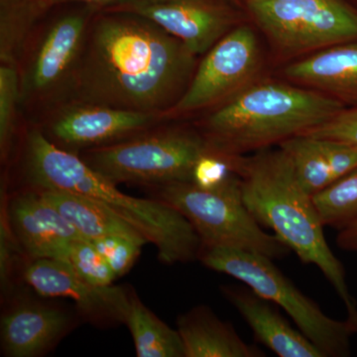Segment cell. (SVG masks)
<instances>
[{
	"label": "cell",
	"mask_w": 357,
	"mask_h": 357,
	"mask_svg": "<svg viewBox=\"0 0 357 357\" xmlns=\"http://www.w3.org/2000/svg\"><path fill=\"white\" fill-rule=\"evenodd\" d=\"M197 57L152 21L105 10L89 22L70 89L76 103L169 114L189 86Z\"/></svg>",
	"instance_id": "1"
},
{
	"label": "cell",
	"mask_w": 357,
	"mask_h": 357,
	"mask_svg": "<svg viewBox=\"0 0 357 357\" xmlns=\"http://www.w3.org/2000/svg\"><path fill=\"white\" fill-rule=\"evenodd\" d=\"M241 198L252 217L296 253L321 270L344 302L347 319L357 328V302L342 263L326 243L312 195L301 185L290 157L281 149L260 150L241 159Z\"/></svg>",
	"instance_id": "2"
},
{
	"label": "cell",
	"mask_w": 357,
	"mask_h": 357,
	"mask_svg": "<svg viewBox=\"0 0 357 357\" xmlns=\"http://www.w3.org/2000/svg\"><path fill=\"white\" fill-rule=\"evenodd\" d=\"M27 163L37 189L73 192L103 204L156 246L164 263L187 262L199 257L201 238L182 213L158 199L123 194L84 159L58 147L36 129L28 136Z\"/></svg>",
	"instance_id": "3"
},
{
	"label": "cell",
	"mask_w": 357,
	"mask_h": 357,
	"mask_svg": "<svg viewBox=\"0 0 357 357\" xmlns=\"http://www.w3.org/2000/svg\"><path fill=\"white\" fill-rule=\"evenodd\" d=\"M344 109L314 89L255 81L206 117L202 135L213 151L243 156L307 132Z\"/></svg>",
	"instance_id": "4"
},
{
	"label": "cell",
	"mask_w": 357,
	"mask_h": 357,
	"mask_svg": "<svg viewBox=\"0 0 357 357\" xmlns=\"http://www.w3.org/2000/svg\"><path fill=\"white\" fill-rule=\"evenodd\" d=\"M199 258L213 271L243 282L260 297L283 307L324 356H351L356 326L347 319L337 321L326 316L275 266L273 260L258 253L211 245H202Z\"/></svg>",
	"instance_id": "5"
},
{
	"label": "cell",
	"mask_w": 357,
	"mask_h": 357,
	"mask_svg": "<svg viewBox=\"0 0 357 357\" xmlns=\"http://www.w3.org/2000/svg\"><path fill=\"white\" fill-rule=\"evenodd\" d=\"M246 6L282 57L357 40V8L344 0H246Z\"/></svg>",
	"instance_id": "6"
},
{
	"label": "cell",
	"mask_w": 357,
	"mask_h": 357,
	"mask_svg": "<svg viewBox=\"0 0 357 357\" xmlns=\"http://www.w3.org/2000/svg\"><path fill=\"white\" fill-rule=\"evenodd\" d=\"M211 148L202 134L166 130L89 150L84 161L115 183L191 182L192 169Z\"/></svg>",
	"instance_id": "7"
},
{
	"label": "cell",
	"mask_w": 357,
	"mask_h": 357,
	"mask_svg": "<svg viewBox=\"0 0 357 357\" xmlns=\"http://www.w3.org/2000/svg\"><path fill=\"white\" fill-rule=\"evenodd\" d=\"M157 187V199L172 206L191 222L202 245L239 249L272 260L281 259L290 252L276 234L262 229L241 198L204 191L191 182L169 183Z\"/></svg>",
	"instance_id": "8"
},
{
	"label": "cell",
	"mask_w": 357,
	"mask_h": 357,
	"mask_svg": "<svg viewBox=\"0 0 357 357\" xmlns=\"http://www.w3.org/2000/svg\"><path fill=\"white\" fill-rule=\"evenodd\" d=\"M261 49L248 25H237L204 54L189 86L169 114H190L223 103L257 81Z\"/></svg>",
	"instance_id": "9"
},
{
	"label": "cell",
	"mask_w": 357,
	"mask_h": 357,
	"mask_svg": "<svg viewBox=\"0 0 357 357\" xmlns=\"http://www.w3.org/2000/svg\"><path fill=\"white\" fill-rule=\"evenodd\" d=\"M105 10L137 14L203 55L236 27L234 13L215 0H132Z\"/></svg>",
	"instance_id": "10"
},
{
	"label": "cell",
	"mask_w": 357,
	"mask_h": 357,
	"mask_svg": "<svg viewBox=\"0 0 357 357\" xmlns=\"http://www.w3.org/2000/svg\"><path fill=\"white\" fill-rule=\"evenodd\" d=\"M24 278L39 295L74 301L79 309L91 318L126 321L131 294L112 285H93L64 260L33 259L25 268Z\"/></svg>",
	"instance_id": "11"
},
{
	"label": "cell",
	"mask_w": 357,
	"mask_h": 357,
	"mask_svg": "<svg viewBox=\"0 0 357 357\" xmlns=\"http://www.w3.org/2000/svg\"><path fill=\"white\" fill-rule=\"evenodd\" d=\"M91 10L67 14L45 32L21 88L26 96H44L70 83L93 20Z\"/></svg>",
	"instance_id": "12"
},
{
	"label": "cell",
	"mask_w": 357,
	"mask_h": 357,
	"mask_svg": "<svg viewBox=\"0 0 357 357\" xmlns=\"http://www.w3.org/2000/svg\"><path fill=\"white\" fill-rule=\"evenodd\" d=\"M160 117L107 105L76 103L54 119L50 132L67 146L98 147L147 128Z\"/></svg>",
	"instance_id": "13"
},
{
	"label": "cell",
	"mask_w": 357,
	"mask_h": 357,
	"mask_svg": "<svg viewBox=\"0 0 357 357\" xmlns=\"http://www.w3.org/2000/svg\"><path fill=\"white\" fill-rule=\"evenodd\" d=\"M8 220L18 243L33 259L62 260L73 243L84 239L37 190L11 201Z\"/></svg>",
	"instance_id": "14"
},
{
	"label": "cell",
	"mask_w": 357,
	"mask_h": 357,
	"mask_svg": "<svg viewBox=\"0 0 357 357\" xmlns=\"http://www.w3.org/2000/svg\"><path fill=\"white\" fill-rule=\"evenodd\" d=\"M282 74L291 83L325 93L347 109L357 107V40L298 59Z\"/></svg>",
	"instance_id": "15"
},
{
	"label": "cell",
	"mask_w": 357,
	"mask_h": 357,
	"mask_svg": "<svg viewBox=\"0 0 357 357\" xmlns=\"http://www.w3.org/2000/svg\"><path fill=\"white\" fill-rule=\"evenodd\" d=\"M250 326L256 340L280 357H325L304 333L295 330L270 301L238 287L222 289Z\"/></svg>",
	"instance_id": "16"
},
{
	"label": "cell",
	"mask_w": 357,
	"mask_h": 357,
	"mask_svg": "<svg viewBox=\"0 0 357 357\" xmlns=\"http://www.w3.org/2000/svg\"><path fill=\"white\" fill-rule=\"evenodd\" d=\"M69 324V317L57 307L20 305L2 317V347L9 356H38L57 342Z\"/></svg>",
	"instance_id": "17"
},
{
	"label": "cell",
	"mask_w": 357,
	"mask_h": 357,
	"mask_svg": "<svg viewBox=\"0 0 357 357\" xmlns=\"http://www.w3.org/2000/svg\"><path fill=\"white\" fill-rule=\"evenodd\" d=\"M185 357H263L264 352L246 344L229 324L204 306L194 307L178 319Z\"/></svg>",
	"instance_id": "18"
},
{
	"label": "cell",
	"mask_w": 357,
	"mask_h": 357,
	"mask_svg": "<svg viewBox=\"0 0 357 357\" xmlns=\"http://www.w3.org/2000/svg\"><path fill=\"white\" fill-rule=\"evenodd\" d=\"M42 198L53 206L86 241L121 236L144 245L146 237L107 206L93 199L58 190L37 189Z\"/></svg>",
	"instance_id": "19"
},
{
	"label": "cell",
	"mask_w": 357,
	"mask_h": 357,
	"mask_svg": "<svg viewBox=\"0 0 357 357\" xmlns=\"http://www.w3.org/2000/svg\"><path fill=\"white\" fill-rule=\"evenodd\" d=\"M126 324L132 335L138 357H185L178 330L169 328L134 294L130 296Z\"/></svg>",
	"instance_id": "20"
},
{
	"label": "cell",
	"mask_w": 357,
	"mask_h": 357,
	"mask_svg": "<svg viewBox=\"0 0 357 357\" xmlns=\"http://www.w3.org/2000/svg\"><path fill=\"white\" fill-rule=\"evenodd\" d=\"M278 146L290 157L298 180L312 196L337 180L317 138L300 134Z\"/></svg>",
	"instance_id": "21"
},
{
	"label": "cell",
	"mask_w": 357,
	"mask_h": 357,
	"mask_svg": "<svg viewBox=\"0 0 357 357\" xmlns=\"http://www.w3.org/2000/svg\"><path fill=\"white\" fill-rule=\"evenodd\" d=\"M321 222L340 230L357 220V167L312 196Z\"/></svg>",
	"instance_id": "22"
},
{
	"label": "cell",
	"mask_w": 357,
	"mask_h": 357,
	"mask_svg": "<svg viewBox=\"0 0 357 357\" xmlns=\"http://www.w3.org/2000/svg\"><path fill=\"white\" fill-rule=\"evenodd\" d=\"M62 260L96 286L107 287L117 278L100 251L86 239L73 243Z\"/></svg>",
	"instance_id": "23"
},
{
	"label": "cell",
	"mask_w": 357,
	"mask_h": 357,
	"mask_svg": "<svg viewBox=\"0 0 357 357\" xmlns=\"http://www.w3.org/2000/svg\"><path fill=\"white\" fill-rule=\"evenodd\" d=\"M20 76L16 66L2 63L0 67V146L6 155L15 128L20 100Z\"/></svg>",
	"instance_id": "24"
},
{
	"label": "cell",
	"mask_w": 357,
	"mask_h": 357,
	"mask_svg": "<svg viewBox=\"0 0 357 357\" xmlns=\"http://www.w3.org/2000/svg\"><path fill=\"white\" fill-rule=\"evenodd\" d=\"M109 263L116 277L128 273L140 255L143 245L121 236H107L91 241Z\"/></svg>",
	"instance_id": "25"
},
{
	"label": "cell",
	"mask_w": 357,
	"mask_h": 357,
	"mask_svg": "<svg viewBox=\"0 0 357 357\" xmlns=\"http://www.w3.org/2000/svg\"><path fill=\"white\" fill-rule=\"evenodd\" d=\"M303 134L312 137L342 141L357 147V107L342 109L321 126Z\"/></svg>",
	"instance_id": "26"
},
{
	"label": "cell",
	"mask_w": 357,
	"mask_h": 357,
	"mask_svg": "<svg viewBox=\"0 0 357 357\" xmlns=\"http://www.w3.org/2000/svg\"><path fill=\"white\" fill-rule=\"evenodd\" d=\"M130 1L132 0H38V4L42 10L59 4L69 3V2H82L95 8L100 7V8L110 9L123 6Z\"/></svg>",
	"instance_id": "27"
},
{
	"label": "cell",
	"mask_w": 357,
	"mask_h": 357,
	"mask_svg": "<svg viewBox=\"0 0 357 357\" xmlns=\"http://www.w3.org/2000/svg\"><path fill=\"white\" fill-rule=\"evenodd\" d=\"M337 244L345 251L357 253V220L338 231Z\"/></svg>",
	"instance_id": "28"
}]
</instances>
